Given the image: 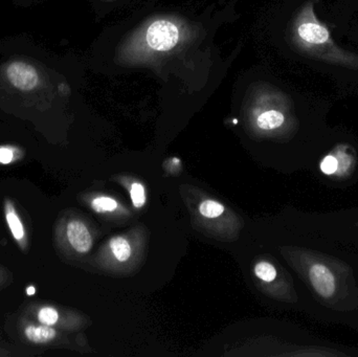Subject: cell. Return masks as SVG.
Here are the masks:
<instances>
[{
  "mask_svg": "<svg viewBox=\"0 0 358 357\" xmlns=\"http://www.w3.org/2000/svg\"><path fill=\"white\" fill-rule=\"evenodd\" d=\"M292 45L301 54L328 64L358 71V54L344 50L332 39L327 25L315 15V1L301 6L290 27Z\"/></svg>",
  "mask_w": 358,
  "mask_h": 357,
  "instance_id": "cell-1",
  "label": "cell"
},
{
  "mask_svg": "<svg viewBox=\"0 0 358 357\" xmlns=\"http://www.w3.org/2000/svg\"><path fill=\"white\" fill-rule=\"evenodd\" d=\"M191 37L189 27L178 18L152 19L128 38L119 52L120 60L131 64L146 62L171 54Z\"/></svg>",
  "mask_w": 358,
  "mask_h": 357,
  "instance_id": "cell-2",
  "label": "cell"
},
{
  "mask_svg": "<svg viewBox=\"0 0 358 357\" xmlns=\"http://www.w3.org/2000/svg\"><path fill=\"white\" fill-rule=\"evenodd\" d=\"M252 98V113L258 129L273 132L292 124V103L285 92L267 84L256 89Z\"/></svg>",
  "mask_w": 358,
  "mask_h": 357,
  "instance_id": "cell-3",
  "label": "cell"
},
{
  "mask_svg": "<svg viewBox=\"0 0 358 357\" xmlns=\"http://www.w3.org/2000/svg\"><path fill=\"white\" fill-rule=\"evenodd\" d=\"M6 80L20 92H31L41 87L42 77L39 69L27 61L10 62L4 69Z\"/></svg>",
  "mask_w": 358,
  "mask_h": 357,
  "instance_id": "cell-4",
  "label": "cell"
},
{
  "mask_svg": "<svg viewBox=\"0 0 358 357\" xmlns=\"http://www.w3.org/2000/svg\"><path fill=\"white\" fill-rule=\"evenodd\" d=\"M309 280L315 293L323 298L330 299L336 291V280L334 272L322 263H315L308 270Z\"/></svg>",
  "mask_w": 358,
  "mask_h": 357,
  "instance_id": "cell-5",
  "label": "cell"
},
{
  "mask_svg": "<svg viewBox=\"0 0 358 357\" xmlns=\"http://www.w3.org/2000/svg\"><path fill=\"white\" fill-rule=\"evenodd\" d=\"M65 235H66L67 242L78 254L85 255L92 251L94 238L87 226L81 220H71L66 224Z\"/></svg>",
  "mask_w": 358,
  "mask_h": 357,
  "instance_id": "cell-6",
  "label": "cell"
},
{
  "mask_svg": "<svg viewBox=\"0 0 358 357\" xmlns=\"http://www.w3.org/2000/svg\"><path fill=\"white\" fill-rule=\"evenodd\" d=\"M25 339L35 345H45L56 340L58 331L52 326L43 324H29L23 329Z\"/></svg>",
  "mask_w": 358,
  "mask_h": 357,
  "instance_id": "cell-7",
  "label": "cell"
},
{
  "mask_svg": "<svg viewBox=\"0 0 358 357\" xmlns=\"http://www.w3.org/2000/svg\"><path fill=\"white\" fill-rule=\"evenodd\" d=\"M4 214H6V224H8L15 240L21 247H25V245H27L25 228L23 226L22 221L19 218L18 213L15 210L14 205L10 201H6V203H4Z\"/></svg>",
  "mask_w": 358,
  "mask_h": 357,
  "instance_id": "cell-8",
  "label": "cell"
},
{
  "mask_svg": "<svg viewBox=\"0 0 358 357\" xmlns=\"http://www.w3.org/2000/svg\"><path fill=\"white\" fill-rule=\"evenodd\" d=\"M109 247H110L111 253L113 254L117 261L126 262L129 260L130 256H131V247L123 237H115L111 239Z\"/></svg>",
  "mask_w": 358,
  "mask_h": 357,
  "instance_id": "cell-9",
  "label": "cell"
},
{
  "mask_svg": "<svg viewBox=\"0 0 358 357\" xmlns=\"http://www.w3.org/2000/svg\"><path fill=\"white\" fill-rule=\"evenodd\" d=\"M37 320L40 324L55 327L60 321V312L52 306H42L38 309Z\"/></svg>",
  "mask_w": 358,
  "mask_h": 357,
  "instance_id": "cell-10",
  "label": "cell"
},
{
  "mask_svg": "<svg viewBox=\"0 0 358 357\" xmlns=\"http://www.w3.org/2000/svg\"><path fill=\"white\" fill-rule=\"evenodd\" d=\"M224 205L212 199H206L202 201L199 205V212L203 217L208 219H214L224 213Z\"/></svg>",
  "mask_w": 358,
  "mask_h": 357,
  "instance_id": "cell-11",
  "label": "cell"
},
{
  "mask_svg": "<svg viewBox=\"0 0 358 357\" xmlns=\"http://www.w3.org/2000/svg\"><path fill=\"white\" fill-rule=\"evenodd\" d=\"M117 207H119V203L111 197H96L92 201V210L98 212V213H111V212H115Z\"/></svg>",
  "mask_w": 358,
  "mask_h": 357,
  "instance_id": "cell-12",
  "label": "cell"
},
{
  "mask_svg": "<svg viewBox=\"0 0 358 357\" xmlns=\"http://www.w3.org/2000/svg\"><path fill=\"white\" fill-rule=\"evenodd\" d=\"M255 275L257 278L260 279L261 281L264 282H273L277 278V270L273 264L268 262H259L255 266Z\"/></svg>",
  "mask_w": 358,
  "mask_h": 357,
  "instance_id": "cell-13",
  "label": "cell"
},
{
  "mask_svg": "<svg viewBox=\"0 0 358 357\" xmlns=\"http://www.w3.org/2000/svg\"><path fill=\"white\" fill-rule=\"evenodd\" d=\"M130 198L136 209H142L147 203L146 189L141 182H134L130 187Z\"/></svg>",
  "mask_w": 358,
  "mask_h": 357,
  "instance_id": "cell-14",
  "label": "cell"
},
{
  "mask_svg": "<svg viewBox=\"0 0 358 357\" xmlns=\"http://www.w3.org/2000/svg\"><path fill=\"white\" fill-rule=\"evenodd\" d=\"M320 168H321L322 172H323L324 174H326V175H331V174H334L338 171V159H336L334 155H327V156L324 157Z\"/></svg>",
  "mask_w": 358,
  "mask_h": 357,
  "instance_id": "cell-15",
  "label": "cell"
},
{
  "mask_svg": "<svg viewBox=\"0 0 358 357\" xmlns=\"http://www.w3.org/2000/svg\"><path fill=\"white\" fill-rule=\"evenodd\" d=\"M17 150L13 147H0V163L10 165L16 159Z\"/></svg>",
  "mask_w": 358,
  "mask_h": 357,
  "instance_id": "cell-16",
  "label": "cell"
},
{
  "mask_svg": "<svg viewBox=\"0 0 358 357\" xmlns=\"http://www.w3.org/2000/svg\"><path fill=\"white\" fill-rule=\"evenodd\" d=\"M35 293V289H34V287H29V289H27V293H29V295H31V293Z\"/></svg>",
  "mask_w": 358,
  "mask_h": 357,
  "instance_id": "cell-17",
  "label": "cell"
},
{
  "mask_svg": "<svg viewBox=\"0 0 358 357\" xmlns=\"http://www.w3.org/2000/svg\"><path fill=\"white\" fill-rule=\"evenodd\" d=\"M105 1H115V0H105Z\"/></svg>",
  "mask_w": 358,
  "mask_h": 357,
  "instance_id": "cell-18",
  "label": "cell"
},
{
  "mask_svg": "<svg viewBox=\"0 0 358 357\" xmlns=\"http://www.w3.org/2000/svg\"><path fill=\"white\" fill-rule=\"evenodd\" d=\"M0 274H1V272H0ZM0 276H1V275H0Z\"/></svg>",
  "mask_w": 358,
  "mask_h": 357,
  "instance_id": "cell-19",
  "label": "cell"
}]
</instances>
